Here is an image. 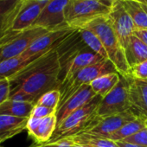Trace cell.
<instances>
[{"label": "cell", "instance_id": "cell-12", "mask_svg": "<svg viewBox=\"0 0 147 147\" xmlns=\"http://www.w3.org/2000/svg\"><path fill=\"white\" fill-rule=\"evenodd\" d=\"M76 30L73 28L66 27L55 30L48 31L44 35L38 37L30 46V48L22 54L24 56H32L35 55L46 53L51 49L55 48L59 42H61L63 39L70 36L72 33H74Z\"/></svg>", "mask_w": 147, "mask_h": 147}, {"label": "cell", "instance_id": "cell-21", "mask_svg": "<svg viewBox=\"0 0 147 147\" xmlns=\"http://www.w3.org/2000/svg\"><path fill=\"white\" fill-rule=\"evenodd\" d=\"M122 3L131 17L136 30L147 29V5L136 0H122Z\"/></svg>", "mask_w": 147, "mask_h": 147}, {"label": "cell", "instance_id": "cell-11", "mask_svg": "<svg viewBox=\"0 0 147 147\" xmlns=\"http://www.w3.org/2000/svg\"><path fill=\"white\" fill-rule=\"evenodd\" d=\"M137 118L138 117L132 112V110L129 109L119 114L101 118V119L95 126H94L92 129L88 130L84 133L99 138H107L108 136L112 135L119 129H120L124 125L134 120Z\"/></svg>", "mask_w": 147, "mask_h": 147}, {"label": "cell", "instance_id": "cell-9", "mask_svg": "<svg viewBox=\"0 0 147 147\" xmlns=\"http://www.w3.org/2000/svg\"><path fill=\"white\" fill-rule=\"evenodd\" d=\"M107 17L120 46L125 49L130 37L133 36L136 30V26L131 17L125 10L122 0H114Z\"/></svg>", "mask_w": 147, "mask_h": 147}, {"label": "cell", "instance_id": "cell-38", "mask_svg": "<svg viewBox=\"0 0 147 147\" xmlns=\"http://www.w3.org/2000/svg\"><path fill=\"white\" fill-rule=\"evenodd\" d=\"M36 1H49V0H36Z\"/></svg>", "mask_w": 147, "mask_h": 147}, {"label": "cell", "instance_id": "cell-37", "mask_svg": "<svg viewBox=\"0 0 147 147\" xmlns=\"http://www.w3.org/2000/svg\"><path fill=\"white\" fill-rule=\"evenodd\" d=\"M72 147H84V146H82V145H80V144H74Z\"/></svg>", "mask_w": 147, "mask_h": 147}, {"label": "cell", "instance_id": "cell-40", "mask_svg": "<svg viewBox=\"0 0 147 147\" xmlns=\"http://www.w3.org/2000/svg\"><path fill=\"white\" fill-rule=\"evenodd\" d=\"M0 147H1V146H0Z\"/></svg>", "mask_w": 147, "mask_h": 147}, {"label": "cell", "instance_id": "cell-36", "mask_svg": "<svg viewBox=\"0 0 147 147\" xmlns=\"http://www.w3.org/2000/svg\"><path fill=\"white\" fill-rule=\"evenodd\" d=\"M138 2H140V3H143V4H145L147 5V0H136Z\"/></svg>", "mask_w": 147, "mask_h": 147}, {"label": "cell", "instance_id": "cell-3", "mask_svg": "<svg viewBox=\"0 0 147 147\" xmlns=\"http://www.w3.org/2000/svg\"><path fill=\"white\" fill-rule=\"evenodd\" d=\"M114 0H68L64 10L66 23L80 30L90 22L108 16Z\"/></svg>", "mask_w": 147, "mask_h": 147}, {"label": "cell", "instance_id": "cell-28", "mask_svg": "<svg viewBox=\"0 0 147 147\" xmlns=\"http://www.w3.org/2000/svg\"><path fill=\"white\" fill-rule=\"evenodd\" d=\"M122 141L147 147V127L143 128L142 130H140L138 132L134 133L133 135L125 138Z\"/></svg>", "mask_w": 147, "mask_h": 147}, {"label": "cell", "instance_id": "cell-27", "mask_svg": "<svg viewBox=\"0 0 147 147\" xmlns=\"http://www.w3.org/2000/svg\"><path fill=\"white\" fill-rule=\"evenodd\" d=\"M129 76L135 80L147 81V61L131 67Z\"/></svg>", "mask_w": 147, "mask_h": 147}, {"label": "cell", "instance_id": "cell-39", "mask_svg": "<svg viewBox=\"0 0 147 147\" xmlns=\"http://www.w3.org/2000/svg\"><path fill=\"white\" fill-rule=\"evenodd\" d=\"M145 125H146V127H147V119H146V120H145Z\"/></svg>", "mask_w": 147, "mask_h": 147}, {"label": "cell", "instance_id": "cell-2", "mask_svg": "<svg viewBox=\"0 0 147 147\" xmlns=\"http://www.w3.org/2000/svg\"><path fill=\"white\" fill-rule=\"evenodd\" d=\"M101 100L102 98L100 96L96 95L88 103L68 115L62 122L57 125L49 142L57 141L84 133L95 126L101 119L97 113Z\"/></svg>", "mask_w": 147, "mask_h": 147}, {"label": "cell", "instance_id": "cell-6", "mask_svg": "<svg viewBox=\"0 0 147 147\" xmlns=\"http://www.w3.org/2000/svg\"><path fill=\"white\" fill-rule=\"evenodd\" d=\"M111 73H118V71L114 64L109 59H105L100 62L80 70L68 81L61 83L59 88L61 91V100L59 106L63 104L82 86L89 85L95 79Z\"/></svg>", "mask_w": 147, "mask_h": 147}, {"label": "cell", "instance_id": "cell-26", "mask_svg": "<svg viewBox=\"0 0 147 147\" xmlns=\"http://www.w3.org/2000/svg\"><path fill=\"white\" fill-rule=\"evenodd\" d=\"M61 100L60 89H53L43 94L36 101V105L44 106L52 109L57 110Z\"/></svg>", "mask_w": 147, "mask_h": 147}, {"label": "cell", "instance_id": "cell-23", "mask_svg": "<svg viewBox=\"0 0 147 147\" xmlns=\"http://www.w3.org/2000/svg\"><path fill=\"white\" fill-rule=\"evenodd\" d=\"M145 118H137L132 121H130L124 125L120 129L117 131L113 133L112 135L108 136L107 139L112 140L113 142L122 141L125 138L133 135L134 133L138 132V131L142 130L143 128L146 127L145 125Z\"/></svg>", "mask_w": 147, "mask_h": 147}, {"label": "cell", "instance_id": "cell-33", "mask_svg": "<svg viewBox=\"0 0 147 147\" xmlns=\"http://www.w3.org/2000/svg\"><path fill=\"white\" fill-rule=\"evenodd\" d=\"M5 15L0 14V45L5 41Z\"/></svg>", "mask_w": 147, "mask_h": 147}, {"label": "cell", "instance_id": "cell-8", "mask_svg": "<svg viewBox=\"0 0 147 147\" xmlns=\"http://www.w3.org/2000/svg\"><path fill=\"white\" fill-rule=\"evenodd\" d=\"M48 31L43 28L32 26L25 30L14 34L0 45V62L24 54L38 37Z\"/></svg>", "mask_w": 147, "mask_h": 147}, {"label": "cell", "instance_id": "cell-35", "mask_svg": "<svg viewBox=\"0 0 147 147\" xmlns=\"http://www.w3.org/2000/svg\"><path fill=\"white\" fill-rule=\"evenodd\" d=\"M118 147H145V146H142V145H138V144H131V143H127V142H124V141H118L115 142Z\"/></svg>", "mask_w": 147, "mask_h": 147}, {"label": "cell", "instance_id": "cell-32", "mask_svg": "<svg viewBox=\"0 0 147 147\" xmlns=\"http://www.w3.org/2000/svg\"><path fill=\"white\" fill-rule=\"evenodd\" d=\"M20 0H0V14L5 15L11 11Z\"/></svg>", "mask_w": 147, "mask_h": 147}, {"label": "cell", "instance_id": "cell-10", "mask_svg": "<svg viewBox=\"0 0 147 147\" xmlns=\"http://www.w3.org/2000/svg\"><path fill=\"white\" fill-rule=\"evenodd\" d=\"M67 3L68 0H49L33 26L41 27L49 31L69 27L64 15Z\"/></svg>", "mask_w": 147, "mask_h": 147}, {"label": "cell", "instance_id": "cell-19", "mask_svg": "<svg viewBox=\"0 0 147 147\" xmlns=\"http://www.w3.org/2000/svg\"><path fill=\"white\" fill-rule=\"evenodd\" d=\"M124 51L130 68L147 61V45L134 35L130 37Z\"/></svg>", "mask_w": 147, "mask_h": 147}, {"label": "cell", "instance_id": "cell-17", "mask_svg": "<svg viewBox=\"0 0 147 147\" xmlns=\"http://www.w3.org/2000/svg\"><path fill=\"white\" fill-rule=\"evenodd\" d=\"M28 119V118L0 115V144L26 129Z\"/></svg>", "mask_w": 147, "mask_h": 147}, {"label": "cell", "instance_id": "cell-29", "mask_svg": "<svg viewBox=\"0 0 147 147\" xmlns=\"http://www.w3.org/2000/svg\"><path fill=\"white\" fill-rule=\"evenodd\" d=\"M56 113V110L55 109H52L44 106H40V105H35L30 117V118H36V119H42L53 114Z\"/></svg>", "mask_w": 147, "mask_h": 147}, {"label": "cell", "instance_id": "cell-24", "mask_svg": "<svg viewBox=\"0 0 147 147\" xmlns=\"http://www.w3.org/2000/svg\"><path fill=\"white\" fill-rule=\"evenodd\" d=\"M75 144L82 145L84 147H118L116 143L103 138H99L86 133L78 134L70 137Z\"/></svg>", "mask_w": 147, "mask_h": 147}, {"label": "cell", "instance_id": "cell-13", "mask_svg": "<svg viewBox=\"0 0 147 147\" xmlns=\"http://www.w3.org/2000/svg\"><path fill=\"white\" fill-rule=\"evenodd\" d=\"M94 96H96V94L92 89V88L90 87V85L82 86L63 104L58 107L56 110L57 125L62 122L72 113L81 108L82 107L88 103L90 100H92Z\"/></svg>", "mask_w": 147, "mask_h": 147}, {"label": "cell", "instance_id": "cell-18", "mask_svg": "<svg viewBox=\"0 0 147 147\" xmlns=\"http://www.w3.org/2000/svg\"><path fill=\"white\" fill-rule=\"evenodd\" d=\"M44 54L45 53H42L29 57L20 55L1 61L0 62V78L9 79L12 77L19 71L24 69L25 67H27L29 64H30L32 61H34Z\"/></svg>", "mask_w": 147, "mask_h": 147}, {"label": "cell", "instance_id": "cell-34", "mask_svg": "<svg viewBox=\"0 0 147 147\" xmlns=\"http://www.w3.org/2000/svg\"><path fill=\"white\" fill-rule=\"evenodd\" d=\"M135 36L140 39L144 44L147 45V29L145 30H136L133 33Z\"/></svg>", "mask_w": 147, "mask_h": 147}, {"label": "cell", "instance_id": "cell-25", "mask_svg": "<svg viewBox=\"0 0 147 147\" xmlns=\"http://www.w3.org/2000/svg\"><path fill=\"white\" fill-rule=\"evenodd\" d=\"M83 42L94 52L102 56L104 59H108V55L106 49L104 48L100 39L98 36L92 30L88 29H80L78 30Z\"/></svg>", "mask_w": 147, "mask_h": 147}, {"label": "cell", "instance_id": "cell-16", "mask_svg": "<svg viewBox=\"0 0 147 147\" xmlns=\"http://www.w3.org/2000/svg\"><path fill=\"white\" fill-rule=\"evenodd\" d=\"M128 78L131 109L138 118L147 119V81Z\"/></svg>", "mask_w": 147, "mask_h": 147}, {"label": "cell", "instance_id": "cell-1", "mask_svg": "<svg viewBox=\"0 0 147 147\" xmlns=\"http://www.w3.org/2000/svg\"><path fill=\"white\" fill-rule=\"evenodd\" d=\"M56 46L9 78L10 96L24 93L31 96L36 104L43 94L60 88L62 69Z\"/></svg>", "mask_w": 147, "mask_h": 147}, {"label": "cell", "instance_id": "cell-20", "mask_svg": "<svg viewBox=\"0 0 147 147\" xmlns=\"http://www.w3.org/2000/svg\"><path fill=\"white\" fill-rule=\"evenodd\" d=\"M35 103L8 99L0 105V115L30 119Z\"/></svg>", "mask_w": 147, "mask_h": 147}, {"label": "cell", "instance_id": "cell-22", "mask_svg": "<svg viewBox=\"0 0 147 147\" xmlns=\"http://www.w3.org/2000/svg\"><path fill=\"white\" fill-rule=\"evenodd\" d=\"M119 81L120 75L119 73H111L95 79L89 85L96 95L104 98L118 85Z\"/></svg>", "mask_w": 147, "mask_h": 147}, {"label": "cell", "instance_id": "cell-5", "mask_svg": "<svg viewBox=\"0 0 147 147\" xmlns=\"http://www.w3.org/2000/svg\"><path fill=\"white\" fill-rule=\"evenodd\" d=\"M48 2L49 1L20 0L11 11L5 14V41L14 34L32 27Z\"/></svg>", "mask_w": 147, "mask_h": 147}, {"label": "cell", "instance_id": "cell-14", "mask_svg": "<svg viewBox=\"0 0 147 147\" xmlns=\"http://www.w3.org/2000/svg\"><path fill=\"white\" fill-rule=\"evenodd\" d=\"M56 125L57 118L55 113L42 119L30 118L27 122L26 130L37 144H42L51 139Z\"/></svg>", "mask_w": 147, "mask_h": 147}, {"label": "cell", "instance_id": "cell-4", "mask_svg": "<svg viewBox=\"0 0 147 147\" xmlns=\"http://www.w3.org/2000/svg\"><path fill=\"white\" fill-rule=\"evenodd\" d=\"M82 29H88L98 36L107 50L108 59L114 64L118 73L122 76H129L130 67L125 59V51L119 42L108 17L99 18Z\"/></svg>", "mask_w": 147, "mask_h": 147}, {"label": "cell", "instance_id": "cell-7", "mask_svg": "<svg viewBox=\"0 0 147 147\" xmlns=\"http://www.w3.org/2000/svg\"><path fill=\"white\" fill-rule=\"evenodd\" d=\"M131 105L129 98V78L120 76L118 85L104 98H102L99 107L98 116L106 118L119 114L131 109Z\"/></svg>", "mask_w": 147, "mask_h": 147}, {"label": "cell", "instance_id": "cell-30", "mask_svg": "<svg viewBox=\"0 0 147 147\" xmlns=\"http://www.w3.org/2000/svg\"><path fill=\"white\" fill-rule=\"evenodd\" d=\"M10 82L7 78H0V105L10 97Z\"/></svg>", "mask_w": 147, "mask_h": 147}, {"label": "cell", "instance_id": "cell-15", "mask_svg": "<svg viewBox=\"0 0 147 147\" xmlns=\"http://www.w3.org/2000/svg\"><path fill=\"white\" fill-rule=\"evenodd\" d=\"M103 60L105 59L102 56L91 50L86 45L84 48H82L80 51H78L71 58V60L67 63V65L63 67L65 72L63 75V78L61 80V83L68 81L80 70L87 67L94 65L98 62H100Z\"/></svg>", "mask_w": 147, "mask_h": 147}, {"label": "cell", "instance_id": "cell-31", "mask_svg": "<svg viewBox=\"0 0 147 147\" xmlns=\"http://www.w3.org/2000/svg\"><path fill=\"white\" fill-rule=\"evenodd\" d=\"M74 144H75V143L73 142V140L70 138H67L57 141L48 142L42 144H36V146L33 147H72Z\"/></svg>", "mask_w": 147, "mask_h": 147}]
</instances>
